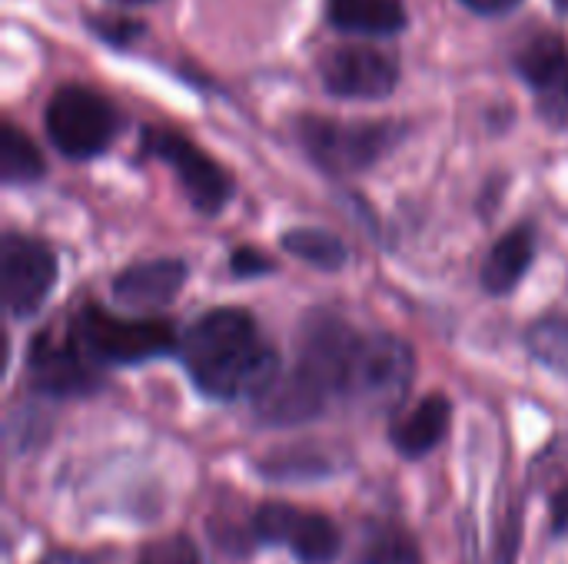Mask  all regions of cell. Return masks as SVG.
Here are the masks:
<instances>
[{
  "label": "cell",
  "mask_w": 568,
  "mask_h": 564,
  "mask_svg": "<svg viewBox=\"0 0 568 564\" xmlns=\"http://www.w3.org/2000/svg\"><path fill=\"white\" fill-rule=\"evenodd\" d=\"M469 10H476V13H506V10H513L519 0H463Z\"/></svg>",
  "instance_id": "cb8c5ba5"
},
{
  "label": "cell",
  "mask_w": 568,
  "mask_h": 564,
  "mask_svg": "<svg viewBox=\"0 0 568 564\" xmlns=\"http://www.w3.org/2000/svg\"><path fill=\"white\" fill-rule=\"evenodd\" d=\"M40 176H43V156L37 153V146L13 123H0V180L7 186H20Z\"/></svg>",
  "instance_id": "ac0fdd59"
},
{
  "label": "cell",
  "mask_w": 568,
  "mask_h": 564,
  "mask_svg": "<svg viewBox=\"0 0 568 564\" xmlns=\"http://www.w3.org/2000/svg\"><path fill=\"white\" fill-rule=\"evenodd\" d=\"M0 283H3V309L13 319L33 316L50 286L57 283V256L27 236H3L0 246Z\"/></svg>",
  "instance_id": "ba28073f"
},
{
  "label": "cell",
  "mask_w": 568,
  "mask_h": 564,
  "mask_svg": "<svg viewBox=\"0 0 568 564\" xmlns=\"http://www.w3.org/2000/svg\"><path fill=\"white\" fill-rule=\"evenodd\" d=\"M120 130V116L106 96L90 86L67 83L47 103V136L70 160L103 153Z\"/></svg>",
  "instance_id": "5b68a950"
},
{
  "label": "cell",
  "mask_w": 568,
  "mask_h": 564,
  "mask_svg": "<svg viewBox=\"0 0 568 564\" xmlns=\"http://www.w3.org/2000/svg\"><path fill=\"white\" fill-rule=\"evenodd\" d=\"M413 376L416 359L403 339L389 332H363L349 359L343 402H353L369 412H389L406 399Z\"/></svg>",
  "instance_id": "277c9868"
},
{
  "label": "cell",
  "mask_w": 568,
  "mask_h": 564,
  "mask_svg": "<svg viewBox=\"0 0 568 564\" xmlns=\"http://www.w3.org/2000/svg\"><path fill=\"white\" fill-rule=\"evenodd\" d=\"M73 342V336L57 339L53 332H40L30 346V382L37 392L53 399H77L100 389V372Z\"/></svg>",
  "instance_id": "30bf717a"
},
{
  "label": "cell",
  "mask_w": 568,
  "mask_h": 564,
  "mask_svg": "<svg viewBox=\"0 0 568 564\" xmlns=\"http://www.w3.org/2000/svg\"><path fill=\"white\" fill-rule=\"evenodd\" d=\"M549 515H552V532H556V535H568V485H562V489L552 495Z\"/></svg>",
  "instance_id": "603a6c76"
},
{
  "label": "cell",
  "mask_w": 568,
  "mask_h": 564,
  "mask_svg": "<svg viewBox=\"0 0 568 564\" xmlns=\"http://www.w3.org/2000/svg\"><path fill=\"white\" fill-rule=\"evenodd\" d=\"M253 539L266 545H283L300 564H329L339 558L343 535L323 515L286 502H266L253 512Z\"/></svg>",
  "instance_id": "8992f818"
},
{
  "label": "cell",
  "mask_w": 568,
  "mask_h": 564,
  "mask_svg": "<svg viewBox=\"0 0 568 564\" xmlns=\"http://www.w3.org/2000/svg\"><path fill=\"white\" fill-rule=\"evenodd\" d=\"M556 7H559L562 13H568V0H556Z\"/></svg>",
  "instance_id": "4316f807"
},
{
  "label": "cell",
  "mask_w": 568,
  "mask_h": 564,
  "mask_svg": "<svg viewBox=\"0 0 568 564\" xmlns=\"http://www.w3.org/2000/svg\"><path fill=\"white\" fill-rule=\"evenodd\" d=\"M113 3H123V7H140V3H150V0H113Z\"/></svg>",
  "instance_id": "484cf974"
},
{
  "label": "cell",
  "mask_w": 568,
  "mask_h": 564,
  "mask_svg": "<svg viewBox=\"0 0 568 564\" xmlns=\"http://www.w3.org/2000/svg\"><path fill=\"white\" fill-rule=\"evenodd\" d=\"M329 20L343 33L389 37L406 27L403 0H329Z\"/></svg>",
  "instance_id": "9a60e30c"
},
{
  "label": "cell",
  "mask_w": 568,
  "mask_h": 564,
  "mask_svg": "<svg viewBox=\"0 0 568 564\" xmlns=\"http://www.w3.org/2000/svg\"><path fill=\"white\" fill-rule=\"evenodd\" d=\"M526 342H529V352H532L542 366H549L552 372L568 376V312L539 319V322L529 329Z\"/></svg>",
  "instance_id": "d6986e66"
},
{
  "label": "cell",
  "mask_w": 568,
  "mask_h": 564,
  "mask_svg": "<svg viewBox=\"0 0 568 564\" xmlns=\"http://www.w3.org/2000/svg\"><path fill=\"white\" fill-rule=\"evenodd\" d=\"M73 342L90 362L136 366L173 352L176 332L163 319H120L100 306H83L70 326Z\"/></svg>",
  "instance_id": "7a4b0ae2"
},
{
  "label": "cell",
  "mask_w": 568,
  "mask_h": 564,
  "mask_svg": "<svg viewBox=\"0 0 568 564\" xmlns=\"http://www.w3.org/2000/svg\"><path fill=\"white\" fill-rule=\"evenodd\" d=\"M449 422H453V406H449L446 396L436 392V396H426L409 416H403L393 425L389 439H393V445H396L399 455L423 459V455H429L446 439Z\"/></svg>",
  "instance_id": "4fadbf2b"
},
{
  "label": "cell",
  "mask_w": 568,
  "mask_h": 564,
  "mask_svg": "<svg viewBox=\"0 0 568 564\" xmlns=\"http://www.w3.org/2000/svg\"><path fill=\"white\" fill-rule=\"evenodd\" d=\"M532 259H536V229L523 223V226L509 229V233L493 246V253H489V259H486V266H483V283H486V289L496 293V296L516 289L519 279L529 273Z\"/></svg>",
  "instance_id": "5bb4252c"
},
{
  "label": "cell",
  "mask_w": 568,
  "mask_h": 564,
  "mask_svg": "<svg viewBox=\"0 0 568 564\" xmlns=\"http://www.w3.org/2000/svg\"><path fill=\"white\" fill-rule=\"evenodd\" d=\"M516 70L536 93L546 120L566 123L568 116V47L556 33H539L516 50Z\"/></svg>",
  "instance_id": "8fae6325"
},
{
  "label": "cell",
  "mask_w": 568,
  "mask_h": 564,
  "mask_svg": "<svg viewBox=\"0 0 568 564\" xmlns=\"http://www.w3.org/2000/svg\"><path fill=\"white\" fill-rule=\"evenodd\" d=\"M136 564H203L200 548L186 539V535H166L150 542L140 555Z\"/></svg>",
  "instance_id": "ffe728a7"
},
{
  "label": "cell",
  "mask_w": 568,
  "mask_h": 564,
  "mask_svg": "<svg viewBox=\"0 0 568 564\" xmlns=\"http://www.w3.org/2000/svg\"><path fill=\"white\" fill-rule=\"evenodd\" d=\"M37 564H100L97 558H90V555H80V552H50L43 562Z\"/></svg>",
  "instance_id": "d4e9b609"
},
{
  "label": "cell",
  "mask_w": 568,
  "mask_h": 564,
  "mask_svg": "<svg viewBox=\"0 0 568 564\" xmlns=\"http://www.w3.org/2000/svg\"><path fill=\"white\" fill-rule=\"evenodd\" d=\"M143 146H146V153H153L156 160H163L176 173V180H180L186 199L193 203V209H200L206 216H216L230 203L233 183H230L226 170L213 156H206L190 136L150 126L143 133Z\"/></svg>",
  "instance_id": "52a82bcc"
},
{
  "label": "cell",
  "mask_w": 568,
  "mask_h": 564,
  "mask_svg": "<svg viewBox=\"0 0 568 564\" xmlns=\"http://www.w3.org/2000/svg\"><path fill=\"white\" fill-rule=\"evenodd\" d=\"M183 366L193 386L220 402L256 399L280 379V356L246 309H213L183 336Z\"/></svg>",
  "instance_id": "6da1fadb"
},
{
  "label": "cell",
  "mask_w": 568,
  "mask_h": 564,
  "mask_svg": "<svg viewBox=\"0 0 568 564\" xmlns=\"http://www.w3.org/2000/svg\"><path fill=\"white\" fill-rule=\"evenodd\" d=\"M296 136L323 173L349 176L376 166L403 140V130L396 123H343L326 116H300Z\"/></svg>",
  "instance_id": "3957f363"
},
{
  "label": "cell",
  "mask_w": 568,
  "mask_h": 564,
  "mask_svg": "<svg viewBox=\"0 0 568 564\" xmlns=\"http://www.w3.org/2000/svg\"><path fill=\"white\" fill-rule=\"evenodd\" d=\"M356 564H423L416 539L396 522H366L356 545Z\"/></svg>",
  "instance_id": "2e32d148"
},
{
  "label": "cell",
  "mask_w": 568,
  "mask_h": 564,
  "mask_svg": "<svg viewBox=\"0 0 568 564\" xmlns=\"http://www.w3.org/2000/svg\"><path fill=\"white\" fill-rule=\"evenodd\" d=\"M320 76L333 96L383 100L399 83V66L376 47H333L320 60Z\"/></svg>",
  "instance_id": "9c48e42d"
},
{
  "label": "cell",
  "mask_w": 568,
  "mask_h": 564,
  "mask_svg": "<svg viewBox=\"0 0 568 564\" xmlns=\"http://www.w3.org/2000/svg\"><path fill=\"white\" fill-rule=\"evenodd\" d=\"M93 27H97V33L103 40H110L116 47L130 43L136 37V30H140V23H133V20H93Z\"/></svg>",
  "instance_id": "7402d4cb"
},
{
  "label": "cell",
  "mask_w": 568,
  "mask_h": 564,
  "mask_svg": "<svg viewBox=\"0 0 568 564\" xmlns=\"http://www.w3.org/2000/svg\"><path fill=\"white\" fill-rule=\"evenodd\" d=\"M283 249L293 253L296 259L323 269V273H336L349 259V249L339 236H333L326 229H313V226H300V229L283 233Z\"/></svg>",
  "instance_id": "e0dca14e"
},
{
  "label": "cell",
  "mask_w": 568,
  "mask_h": 564,
  "mask_svg": "<svg viewBox=\"0 0 568 564\" xmlns=\"http://www.w3.org/2000/svg\"><path fill=\"white\" fill-rule=\"evenodd\" d=\"M233 276H240V279H250V276H263V273H270L273 269V263L263 256V253H256V249H250V246H243V249H236L233 253Z\"/></svg>",
  "instance_id": "44dd1931"
},
{
  "label": "cell",
  "mask_w": 568,
  "mask_h": 564,
  "mask_svg": "<svg viewBox=\"0 0 568 564\" xmlns=\"http://www.w3.org/2000/svg\"><path fill=\"white\" fill-rule=\"evenodd\" d=\"M183 283H186V263L150 259V263L126 266L113 279V296H116V302H123L130 309H160V306L173 302V296L180 293Z\"/></svg>",
  "instance_id": "7c38bea8"
}]
</instances>
